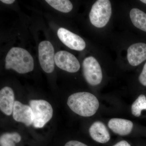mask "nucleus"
<instances>
[{
    "mask_svg": "<svg viewBox=\"0 0 146 146\" xmlns=\"http://www.w3.org/2000/svg\"><path fill=\"white\" fill-rule=\"evenodd\" d=\"M67 104L76 114L84 117H91L96 114L99 107L96 97L88 92H78L68 98Z\"/></svg>",
    "mask_w": 146,
    "mask_h": 146,
    "instance_id": "1",
    "label": "nucleus"
},
{
    "mask_svg": "<svg viewBox=\"0 0 146 146\" xmlns=\"http://www.w3.org/2000/svg\"><path fill=\"white\" fill-rule=\"evenodd\" d=\"M33 58L27 50L13 47L9 51L5 58V68L13 69L19 74H26L33 70Z\"/></svg>",
    "mask_w": 146,
    "mask_h": 146,
    "instance_id": "2",
    "label": "nucleus"
},
{
    "mask_svg": "<svg viewBox=\"0 0 146 146\" xmlns=\"http://www.w3.org/2000/svg\"><path fill=\"white\" fill-rule=\"evenodd\" d=\"M29 104L34 116L33 125L38 128L44 127L52 118V106L48 102L44 100H32Z\"/></svg>",
    "mask_w": 146,
    "mask_h": 146,
    "instance_id": "3",
    "label": "nucleus"
},
{
    "mask_svg": "<svg viewBox=\"0 0 146 146\" xmlns=\"http://www.w3.org/2000/svg\"><path fill=\"white\" fill-rule=\"evenodd\" d=\"M112 14L111 3L108 0H98L92 6L89 13L91 24L98 28L105 26Z\"/></svg>",
    "mask_w": 146,
    "mask_h": 146,
    "instance_id": "4",
    "label": "nucleus"
},
{
    "mask_svg": "<svg viewBox=\"0 0 146 146\" xmlns=\"http://www.w3.org/2000/svg\"><path fill=\"white\" fill-rule=\"evenodd\" d=\"M82 71L84 78L90 85L100 84L102 80V73L99 63L93 56L85 58L82 63Z\"/></svg>",
    "mask_w": 146,
    "mask_h": 146,
    "instance_id": "5",
    "label": "nucleus"
},
{
    "mask_svg": "<svg viewBox=\"0 0 146 146\" xmlns=\"http://www.w3.org/2000/svg\"><path fill=\"white\" fill-rule=\"evenodd\" d=\"M39 59L41 67L47 73L53 72L54 69V51L52 44L48 41L42 42L38 47Z\"/></svg>",
    "mask_w": 146,
    "mask_h": 146,
    "instance_id": "6",
    "label": "nucleus"
},
{
    "mask_svg": "<svg viewBox=\"0 0 146 146\" xmlns=\"http://www.w3.org/2000/svg\"><path fill=\"white\" fill-rule=\"evenodd\" d=\"M54 62L58 68L68 72H76L80 68V64L77 58L66 51H60L56 53Z\"/></svg>",
    "mask_w": 146,
    "mask_h": 146,
    "instance_id": "7",
    "label": "nucleus"
},
{
    "mask_svg": "<svg viewBox=\"0 0 146 146\" xmlns=\"http://www.w3.org/2000/svg\"><path fill=\"white\" fill-rule=\"evenodd\" d=\"M57 35L60 41L71 49L82 51L86 47V43L82 38L66 29H58Z\"/></svg>",
    "mask_w": 146,
    "mask_h": 146,
    "instance_id": "8",
    "label": "nucleus"
},
{
    "mask_svg": "<svg viewBox=\"0 0 146 146\" xmlns=\"http://www.w3.org/2000/svg\"><path fill=\"white\" fill-rule=\"evenodd\" d=\"M12 114L13 119L16 121L23 123L27 126L33 124L34 116L30 106L16 101Z\"/></svg>",
    "mask_w": 146,
    "mask_h": 146,
    "instance_id": "9",
    "label": "nucleus"
},
{
    "mask_svg": "<svg viewBox=\"0 0 146 146\" xmlns=\"http://www.w3.org/2000/svg\"><path fill=\"white\" fill-rule=\"evenodd\" d=\"M127 58L132 66L140 65L146 60V44L138 43L131 45L128 49Z\"/></svg>",
    "mask_w": 146,
    "mask_h": 146,
    "instance_id": "10",
    "label": "nucleus"
},
{
    "mask_svg": "<svg viewBox=\"0 0 146 146\" xmlns=\"http://www.w3.org/2000/svg\"><path fill=\"white\" fill-rule=\"evenodd\" d=\"M14 92L10 87L5 86L0 91V108L1 111L7 116L13 113L15 104Z\"/></svg>",
    "mask_w": 146,
    "mask_h": 146,
    "instance_id": "11",
    "label": "nucleus"
},
{
    "mask_svg": "<svg viewBox=\"0 0 146 146\" xmlns=\"http://www.w3.org/2000/svg\"><path fill=\"white\" fill-rule=\"evenodd\" d=\"M89 133L94 141L101 143H105L110 140V135L107 128L100 121L94 123L89 129Z\"/></svg>",
    "mask_w": 146,
    "mask_h": 146,
    "instance_id": "12",
    "label": "nucleus"
},
{
    "mask_svg": "<svg viewBox=\"0 0 146 146\" xmlns=\"http://www.w3.org/2000/svg\"><path fill=\"white\" fill-rule=\"evenodd\" d=\"M108 126L114 133L121 136H125L131 132L133 123L129 120L113 118L110 120Z\"/></svg>",
    "mask_w": 146,
    "mask_h": 146,
    "instance_id": "13",
    "label": "nucleus"
},
{
    "mask_svg": "<svg viewBox=\"0 0 146 146\" xmlns=\"http://www.w3.org/2000/svg\"><path fill=\"white\" fill-rule=\"evenodd\" d=\"M132 23L137 28L146 32V14L137 8H133L130 12Z\"/></svg>",
    "mask_w": 146,
    "mask_h": 146,
    "instance_id": "14",
    "label": "nucleus"
},
{
    "mask_svg": "<svg viewBox=\"0 0 146 146\" xmlns=\"http://www.w3.org/2000/svg\"><path fill=\"white\" fill-rule=\"evenodd\" d=\"M46 1L53 8L63 13H68L72 9V4L68 0H46Z\"/></svg>",
    "mask_w": 146,
    "mask_h": 146,
    "instance_id": "15",
    "label": "nucleus"
},
{
    "mask_svg": "<svg viewBox=\"0 0 146 146\" xmlns=\"http://www.w3.org/2000/svg\"><path fill=\"white\" fill-rule=\"evenodd\" d=\"M21 135L17 132L6 133L3 134L0 138L1 146H16L15 143L21 141Z\"/></svg>",
    "mask_w": 146,
    "mask_h": 146,
    "instance_id": "16",
    "label": "nucleus"
},
{
    "mask_svg": "<svg viewBox=\"0 0 146 146\" xmlns=\"http://www.w3.org/2000/svg\"><path fill=\"white\" fill-rule=\"evenodd\" d=\"M143 110H146V98L144 95H141L132 105L131 112L134 116L138 117Z\"/></svg>",
    "mask_w": 146,
    "mask_h": 146,
    "instance_id": "17",
    "label": "nucleus"
},
{
    "mask_svg": "<svg viewBox=\"0 0 146 146\" xmlns=\"http://www.w3.org/2000/svg\"><path fill=\"white\" fill-rule=\"evenodd\" d=\"M139 80L141 84L146 86V63L144 65L142 72L139 76Z\"/></svg>",
    "mask_w": 146,
    "mask_h": 146,
    "instance_id": "18",
    "label": "nucleus"
},
{
    "mask_svg": "<svg viewBox=\"0 0 146 146\" xmlns=\"http://www.w3.org/2000/svg\"><path fill=\"white\" fill-rule=\"evenodd\" d=\"M65 146H88L85 144L76 141H71L66 143Z\"/></svg>",
    "mask_w": 146,
    "mask_h": 146,
    "instance_id": "19",
    "label": "nucleus"
},
{
    "mask_svg": "<svg viewBox=\"0 0 146 146\" xmlns=\"http://www.w3.org/2000/svg\"><path fill=\"white\" fill-rule=\"evenodd\" d=\"M113 146H131L130 144L128 143L126 141H120L117 143L115 144Z\"/></svg>",
    "mask_w": 146,
    "mask_h": 146,
    "instance_id": "20",
    "label": "nucleus"
},
{
    "mask_svg": "<svg viewBox=\"0 0 146 146\" xmlns=\"http://www.w3.org/2000/svg\"><path fill=\"white\" fill-rule=\"evenodd\" d=\"M1 2L7 4H11L15 2L14 0H1Z\"/></svg>",
    "mask_w": 146,
    "mask_h": 146,
    "instance_id": "21",
    "label": "nucleus"
},
{
    "mask_svg": "<svg viewBox=\"0 0 146 146\" xmlns=\"http://www.w3.org/2000/svg\"><path fill=\"white\" fill-rule=\"evenodd\" d=\"M141 1L144 3L146 4V0H141Z\"/></svg>",
    "mask_w": 146,
    "mask_h": 146,
    "instance_id": "22",
    "label": "nucleus"
}]
</instances>
